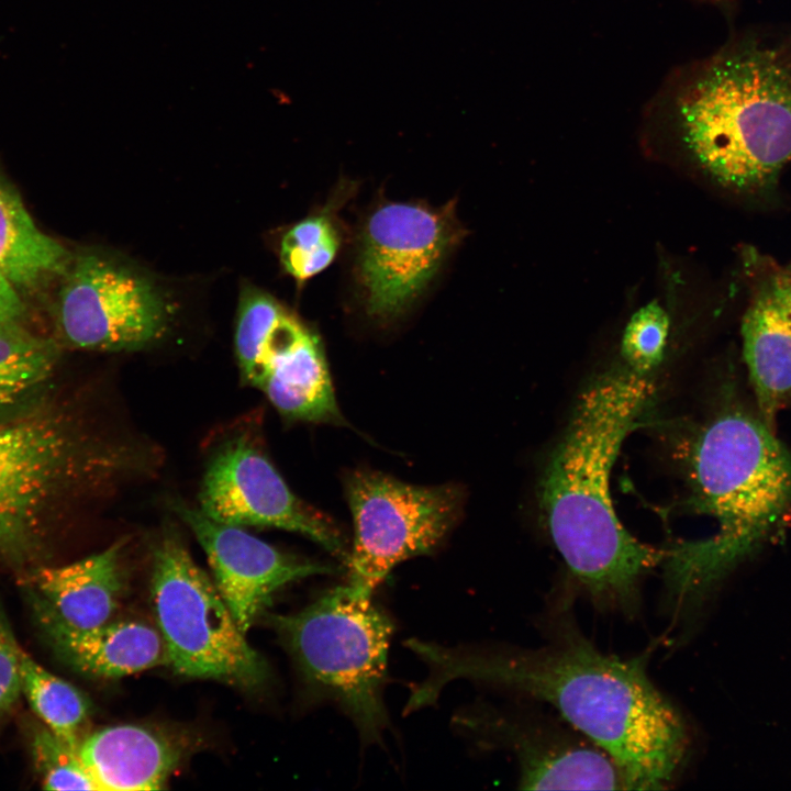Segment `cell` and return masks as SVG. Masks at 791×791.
I'll use <instances>...</instances> for the list:
<instances>
[{"mask_svg": "<svg viewBox=\"0 0 791 791\" xmlns=\"http://www.w3.org/2000/svg\"><path fill=\"white\" fill-rule=\"evenodd\" d=\"M405 644L427 667L405 712L433 705L448 682L467 679L552 705L615 762L628 790L665 789L684 764L690 746L684 722L640 658L606 655L570 630L538 648Z\"/></svg>", "mask_w": 791, "mask_h": 791, "instance_id": "cell-1", "label": "cell"}, {"mask_svg": "<svg viewBox=\"0 0 791 791\" xmlns=\"http://www.w3.org/2000/svg\"><path fill=\"white\" fill-rule=\"evenodd\" d=\"M627 367L594 378L581 393L539 484L546 528L569 572L595 605L634 615L642 578L665 550L640 543L616 516L612 466L650 396Z\"/></svg>", "mask_w": 791, "mask_h": 791, "instance_id": "cell-2", "label": "cell"}, {"mask_svg": "<svg viewBox=\"0 0 791 791\" xmlns=\"http://www.w3.org/2000/svg\"><path fill=\"white\" fill-rule=\"evenodd\" d=\"M702 169L747 202L772 199L791 164V30L738 35L657 93Z\"/></svg>", "mask_w": 791, "mask_h": 791, "instance_id": "cell-3", "label": "cell"}, {"mask_svg": "<svg viewBox=\"0 0 791 791\" xmlns=\"http://www.w3.org/2000/svg\"><path fill=\"white\" fill-rule=\"evenodd\" d=\"M698 509L718 523L714 536L666 549V584L694 603L791 512V455L759 416L743 408L717 413L690 455Z\"/></svg>", "mask_w": 791, "mask_h": 791, "instance_id": "cell-4", "label": "cell"}, {"mask_svg": "<svg viewBox=\"0 0 791 791\" xmlns=\"http://www.w3.org/2000/svg\"><path fill=\"white\" fill-rule=\"evenodd\" d=\"M67 414L40 410L0 422V560L42 566L44 541L64 501L116 466Z\"/></svg>", "mask_w": 791, "mask_h": 791, "instance_id": "cell-5", "label": "cell"}, {"mask_svg": "<svg viewBox=\"0 0 791 791\" xmlns=\"http://www.w3.org/2000/svg\"><path fill=\"white\" fill-rule=\"evenodd\" d=\"M312 694L337 704L363 740L378 743L388 725L382 699L392 623L371 597L334 588L301 611L272 614Z\"/></svg>", "mask_w": 791, "mask_h": 791, "instance_id": "cell-6", "label": "cell"}, {"mask_svg": "<svg viewBox=\"0 0 791 791\" xmlns=\"http://www.w3.org/2000/svg\"><path fill=\"white\" fill-rule=\"evenodd\" d=\"M151 597L166 664L176 673L246 689L266 681L264 658L174 531L155 547Z\"/></svg>", "mask_w": 791, "mask_h": 791, "instance_id": "cell-7", "label": "cell"}, {"mask_svg": "<svg viewBox=\"0 0 791 791\" xmlns=\"http://www.w3.org/2000/svg\"><path fill=\"white\" fill-rule=\"evenodd\" d=\"M354 522L348 588L371 597L400 562L432 552L455 524L463 493L457 486H413L377 471L346 480Z\"/></svg>", "mask_w": 791, "mask_h": 791, "instance_id": "cell-8", "label": "cell"}, {"mask_svg": "<svg viewBox=\"0 0 791 791\" xmlns=\"http://www.w3.org/2000/svg\"><path fill=\"white\" fill-rule=\"evenodd\" d=\"M235 349L243 378L285 416L343 422L319 337L268 293L241 294Z\"/></svg>", "mask_w": 791, "mask_h": 791, "instance_id": "cell-9", "label": "cell"}, {"mask_svg": "<svg viewBox=\"0 0 791 791\" xmlns=\"http://www.w3.org/2000/svg\"><path fill=\"white\" fill-rule=\"evenodd\" d=\"M63 278L56 324L67 345L89 350H135L163 335L167 304L138 272L87 253L73 258Z\"/></svg>", "mask_w": 791, "mask_h": 791, "instance_id": "cell-10", "label": "cell"}, {"mask_svg": "<svg viewBox=\"0 0 791 791\" xmlns=\"http://www.w3.org/2000/svg\"><path fill=\"white\" fill-rule=\"evenodd\" d=\"M463 235L454 202L439 209L389 202L375 210L361 232L358 254L368 313L383 320L402 313Z\"/></svg>", "mask_w": 791, "mask_h": 791, "instance_id": "cell-11", "label": "cell"}, {"mask_svg": "<svg viewBox=\"0 0 791 791\" xmlns=\"http://www.w3.org/2000/svg\"><path fill=\"white\" fill-rule=\"evenodd\" d=\"M199 502L200 511L218 522L299 533L348 561L338 528L299 500L245 435L230 438L215 452L202 480Z\"/></svg>", "mask_w": 791, "mask_h": 791, "instance_id": "cell-12", "label": "cell"}, {"mask_svg": "<svg viewBox=\"0 0 791 791\" xmlns=\"http://www.w3.org/2000/svg\"><path fill=\"white\" fill-rule=\"evenodd\" d=\"M454 722L478 744L510 750L519 764L521 789L627 790L603 750L550 720L479 705Z\"/></svg>", "mask_w": 791, "mask_h": 791, "instance_id": "cell-13", "label": "cell"}, {"mask_svg": "<svg viewBox=\"0 0 791 791\" xmlns=\"http://www.w3.org/2000/svg\"><path fill=\"white\" fill-rule=\"evenodd\" d=\"M172 509L203 548L214 583L244 634L280 589L333 572L331 567L285 554L239 526L218 522L200 509L179 502Z\"/></svg>", "mask_w": 791, "mask_h": 791, "instance_id": "cell-14", "label": "cell"}, {"mask_svg": "<svg viewBox=\"0 0 791 791\" xmlns=\"http://www.w3.org/2000/svg\"><path fill=\"white\" fill-rule=\"evenodd\" d=\"M739 255L747 285L743 358L757 413L775 431L778 413L791 405V299L783 266L773 257L751 245Z\"/></svg>", "mask_w": 791, "mask_h": 791, "instance_id": "cell-15", "label": "cell"}, {"mask_svg": "<svg viewBox=\"0 0 791 791\" xmlns=\"http://www.w3.org/2000/svg\"><path fill=\"white\" fill-rule=\"evenodd\" d=\"M124 541L78 561L38 566L25 573L32 604L63 624L91 630L110 621L124 587L121 550Z\"/></svg>", "mask_w": 791, "mask_h": 791, "instance_id": "cell-16", "label": "cell"}, {"mask_svg": "<svg viewBox=\"0 0 791 791\" xmlns=\"http://www.w3.org/2000/svg\"><path fill=\"white\" fill-rule=\"evenodd\" d=\"M34 608L47 640L77 671L97 678H120L166 664L159 632L142 621H110L91 630L69 627Z\"/></svg>", "mask_w": 791, "mask_h": 791, "instance_id": "cell-17", "label": "cell"}, {"mask_svg": "<svg viewBox=\"0 0 791 791\" xmlns=\"http://www.w3.org/2000/svg\"><path fill=\"white\" fill-rule=\"evenodd\" d=\"M79 755L97 791H152L164 788L182 749L156 729L122 724L87 735Z\"/></svg>", "mask_w": 791, "mask_h": 791, "instance_id": "cell-18", "label": "cell"}, {"mask_svg": "<svg viewBox=\"0 0 791 791\" xmlns=\"http://www.w3.org/2000/svg\"><path fill=\"white\" fill-rule=\"evenodd\" d=\"M70 253L43 233L16 191L0 176V275L19 290H35L63 277Z\"/></svg>", "mask_w": 791, "mask_h": 791, "instance_id": "cell-19", "label": "cell"}, {"mask_svg": "<svg viewBox=\"0 0 791 791\" xmlns=\"http://www.w3.org/2000/svg\"><path fill=\"white\" fill-rule=\"evenodd\" d=\"M58 357L54 339L21 323L0 325V409L19 404L44 387Z\"/></svg>", "mask_w": 791, "mask_h": 791, "instance_id": "cell-20", "label": "cell"}, {"mask_svg": "<svg viewBox=\"0 0 791 791\" xmlns=\"http://www.w3.org/2000/svg\"><path fill=\"white\" fill-rule=\"evenodd\" d=\"M22 694L43 725L79 750L89 718L86 697L55 676L23 649L20 657Z\"/></svg>", "mask_w": 791, "mask_h": 791, "instance_id": "cell-21", "label": "cell"}, {"mask_svg": "<svg viewBox=\"0 0 791 791\" xmlns=\"http://www.w3.org/2000/svg\"><path fill=\"white\" fill-rule=\"evenodd\" d=\"M339 235L331 216L321 212L291 226L280 244L285 270L299 281L323 271L334 260Z\"/></svg>", "mask_w": 791, "mask_h": 791, "instance_id": "cell-22", "label": "cell"}, {"mask_svg": "<svg viewBox=\"0 0 791 791\" xmlns=\"http://www.w3.org/2000/svg\"><path fill=\"white\" fill-rule=\"evenodd\" d=\"M31 755L36 773L46 790H97L79 750L46 726L31 736Z\"/></svg>", "mask_w": 791, "mask_h": 791, "instance_id": "cell-23", "label": "cell"}, {"mask_svg": "<svg viewBox=\"0 0 791 791\" xmlns=\"http://www.w3.org/2000/svg\"><path fill=\"white\" fill-rule=\"evenodd\" d=\"M669 319L657 301L636 311L627 323L622 355L626 367L647 376L661 361L667 344Z\"/></svg>", "mask_w": 791, "mask_h": 791, "instance_id": "cell-24", "label": "cell"}, {"mask_svg": "<svg viewBox=\"0 0 791 791\" xmlns=\"http://www.w3.org/2000/svg\"><path fill=\"white\" fill-rule=\"evenodd\" d=\"M21 651L9 625L0 615V722L22 694Z\"/></svg>", "mask_w": 791, "mask_h": 791, "instance_id": "cell-25", "label": "cell"}, {"mask_svg": "<svg viewBox=\"0 0 791 791\" xmlns=\"http://www.w3.org/2000/svg\"><path fill=\"white\" fill-rule=\"evenodd\" d=\"M25 311L20 290L0 275V325L21 323Z\"/></svg>", "mask_w": 791, "mask_h": 791, "instance_id": "cell-26", "label": "cell"}, {"mask_svg": "<svg viewBox=\"0 0 791 791\" xmlns=\"http://www.w3.org/2000/svg\"><path fill=\"white\" fill-rule=\"evenodd\" d=\"M783 275H784V280L787 283L788 291H789V296L791 299V263L787 266H783Z\"/></svg>", "mask_w": 791, "mask_h": 791, "instance_id": "cell-27", "label": "cell"}, {"mask_svg": "<svg viewBox=\"0 0 791 791\" xmlns=\"http://www.w3.org/2000/svg\"><path fill=\"white\" fill-rule=\"evenodd\" d=\"M700 1L709 2L712 4H724V3H727L729 0H700Z\"/></svg>", "mask_w": 791, "mask_h": 791, "instance_id": "cell-28", "label": "cell"}]
</instances>
